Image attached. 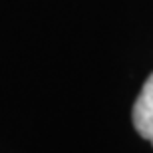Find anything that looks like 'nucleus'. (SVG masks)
Instances as JSON below:
<instances>
[{
    "mask_svg": "<svg viewBox=\"0 0 153 153\" xmlns=\"http://www.w3.org/2000/svg\"><path fill=\"white\" fill-rule=\"evenodd\" d=\"M133 127L143 139L151 141L153 145V74L145 79L131 111Z\"/></svg>",
    "mask_w": 153,
    "mask_h": 153,
    "instance_id": "1",
    "label": "nucleus"
}]
</instances>
